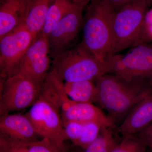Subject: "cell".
Wrapping results in <instances>:
<instances>
[{"instance_id": "6da1fadb", "label": "cell", "mask_w": 152, "mask_h": 152, "mask_svg": "<svg viewBox=\"0 0 152 152\" xmlns=\"http://www.w3.org/2000/svg\"><path fill=\"white\" fill-rule=\"evenodd\" d=\"M96 102L107 112L117 126L140 101L152 92V83L142 79L131 80L106 74L96 80Z\"/></svg>"}, {"instance_id": "7a4b0ae2", "label": "cell", "mask_w": 152, "mask_h": 152, "mask_svg": "<svg viewBox=\"0 0 152 152\" xmlns=\"http://www.w3.org/2000/svg\"><path fill=\"white\" fill-rule=\"evenodd\" d=\"M60 79L53 71L44 80L39 96L26 115L42 138L65 146L67 140L63 126L59 88Z\"/></svg>"}, {"instance_id": "3957f363", "label": "cell", "mask_w": 152, "mask_h": 152, "mask_svg": "<svg viewBox=\"0 0 152 152\" xmlns=\"http://www.w3.org/2000/svg\"><path fill=\"white\" fill-rule=\"evenodd\" d=\"M81 43L102 61L110 54L115 10L107 0H93L86 6Z\"/></svg>"}, {"instance_id": "277c9868", "label": "cell", "mask_w": 152, "mask_h": 152, "mask_svg": "<svg viewBox=\"0 0 152 152\" xmlns=\"http://www.w3.org/2000/svg\"><path fill=\"white\" fill-rule=\"evenodd\" d=\"M52 58V70L65 82L94 81L109 73L106 61L98 59L81 43Z\"/></svg>"}, {"instance_id": "5b68a950", "label": "cell", "mask_w": 152, "mask_h": 152, "mask_svg": "<svg viewBox=\"0 0 152 152\" xmlns=\"http://www.w3.org/2000/svg\"><path fill=\"white\" fill-rule=\"evenodd\" d=\"M147 0L127 4L116 11L113 23V41L110 54L140 44Z\"/></svg>"}, {"instance_id": "8992f818", "label": "cell", "mask_w": 152, "mask_h": 152, "mask_svg": "<svg viewBox=\"0 0 152 152\" xmlns=\"http://www.w3.org/2000/svg\"><path fill=\"white\" fill-rule=\"evenodd\" d=\"M109 73L131 80L142 79L152 83V43L133 47L125 55H110L106 58Z\"/></svg>"}, {"instance_id": "52a82bcc", "label": "cell", "mask_w": 152, "mask_h": 152, "mask_svg": "<svg viewBox=\"0 0 152 152\" xmlns=\"http://www.w3.org/2000/svg\"><path fill=\"white\" fill-rule=\"evenodd\" d=\"M43 82L17 73L1 81V115L31 107L39 96Z\"/></svg>"}, {"instance_id": "ba28073f", "label": "cell", "mask_w": 152, "mask_h": 152, "mask_svg": "<svg viewBox=\"0 0 152 152\" xmlns=\"http://www.w3.org/2000/svg\"><path fill=\"white\" fill-rule=\"evenodd\" d=\"M23 23L0 38V76L5 81L17 74L26 52L34 39Z\"/></svg>"}, {"instance_id": "9c48e42d", "label": "cell", "mask_w": 152, "mask_h": 152, "mask_svg": "<svg viewBox=\"0 0 152 152\" xmlns=\"http://www.w3.org/2000/svg\"><path fill=\"white\" fill-rule=\"evenodd\" d=\"M84 8L77 6L55 25L47 37L50 54L55 55L70 48L83 28Z\"/></svg>"}, {"instance_id": "30bf717a", "label": "cell", "mask_w": 152, "mask_h": 152, "mask_svg": "<svg viewBox=\"0 0 152 152\" xmlns=\"http://www.w3.org/2000/svg\"><path fill=\"white\" fill-rule=\"evenodd\" d=\"M50 56L48 38L40 33L26 52L17 73L43 82L52 62Z\"/></svg>"}, {"instance_id": "8fae6325", "label": "cell", "mask_w": 152, "mask_h": 152, "mask_svg": "<svg viewBox=\"0 0 152 152\" xmlns=\"http://www.w3.org/2000/svg\"><path fill=\"white\" fill-rule=\"evenodd\" d=\"M60 97L63 122H97L103 126L118 129V126L102 110L92 103L77 102L72 100L66 94L64 88L60 91Z\"/></svg>"}, {"instance_id": "7c38bea8", "label": "cell", "mask_w": 152, "mask_h": 152, "mask_svg": "<svg viewBox=\"0 0 152 152\" xmlns=\"http://www.w3.org/2000/svg\"><path fill=\"white\" fill-rule=\"evenodd\" d=\"M0 134L26 143L38 140L39 137L33 123L26 114H7L1 115Z\"/></svg>"}, {"instance_id": "4fadbf2b", "label": "cell", "mask_w": 152, "mask_h": 152, "mask_svg": "<svg viewBox=\"0 0 152 152\" xmlns=\"http://www.w3.org/2000/svg\"><path fill=\"white\" fill-rule=\"evenodd\" d=\"M152 123V92L137 104L118 126L123 138L135 135Z\"/></svg>"}, {"instance_id": "5bb4252c", "label": "cell", "mask_w": 152, "mask_h": 152, "mask_svg": "<svg viewBox=\"0 0 152 152\" xmlns=\"http://www.w3.org/2000/svg\"><path fill=\"white\" fill-rule=\"evenodd\" d=\"M28 0H0V38L23 23Z\"/></svg>"}, {"instance_id": "9a60e30c", "label": "cell", "mask_w": 152, "mask_h": 152, "mask_svg": "<svg viewBox=\"0 0 152 152\" xmlns=\"http://www.w3.org/2000/svg\"><path fill=\"white\" fill-rule=\"evenodd\" d=\"M55 0H28L23 23L34 38L43 28L47 14Z\"/></svg>"}, {"instance_id": "2e32d148", "label": "cell", "mask_w": 152, "mask_h": 152, "mask_svg": "<svg viewBox=\"0 0 152 152\" xmlns=\"http://www.w3.org/2000/svg\"><path fill=\"white\" fill-rule=\"evenodd\" d=\"M64 88L68 97L74 102L88 103L96 102L97 88L93 81L65 82Z\"/></svg>"}, {"instance_id": "e0dca14e", "label": "cell", "mask_w": 152, "mask_h": 152, "mask_svg": "<svg viewBox=\"0 0 152 152\" xmlns=\"http://www.w3.org/2000/svg\"><path fill=\"white\" fill-rule=\"evenodd\" d=\"M118 130L102 126L97 137L83 152H112L121 142L118 138Z\"/></svg>"}, {"instance_id": "ac0fdd59", "label": "cell", "mask_w": 152, "mask_h": 152, "mask_svg": "<svg viewBox=\"0 0 152 152\" xmlns=\"http://www.w3.org/2000/svg\"><path fill=\"white\" fill-rule=\"evenodd\" d=\"M77 6L72 0H55L49 9L40 33L48 37L55 25Z\"/></svg>"}, {"instance_id": "d6986e66", "label": "cell", "mask_w": 152, "mask_h": 152, "mask_svg": "<svg viewBox=\"0 0 152 152\" xmlns=\"http://www.w3.org/2000/svg\"><path fill=\"white\" fill-rule=\"evenodd\" d=\"M102 126L101 123L97 122L85 123L81 136L75 145L84 149L97 137Z\"/></svg>"}, {"instance_id": "ffe728a7", "label": "cell", "mask_w": 152, "mask_h": 152, "mask_svg": "<svg viewBox=\"0 0 152 152\" xmlns=\"http://www.w3.org/2000/svg\"><path fill=\"white\" fill-rule=\"evenodd\" d=\"M147 148L137 135L123 138L112 152H147Z\"/></svg>"}, {"instance_id": "44dd1931", "label": "cell", "mask_w": 152, "mask_h": 152, "mask_svg": "<svg viewBox=\"0 0 152 152\" xmlns=\"http://www.w3.org/2000/svg\"><path fill=\"white\" fill-rule=\"evenodd\" d=\"M28 152H69L66 146H61L47 138L27 143Z\"/></svg>"}, {"instance_id": "7402d4cb", "label": "cell", "mask_w": 152, "mask_h": 152, "mask_svg": "<svg viewBox=\"0 0 152 152\" xmlns=\"http://www.w3.org/2000/svg\"><path fill=\"white\" fill-rule=\"evenodd\" d=\"M0 152H28L27 143L14 140L0 134Z\"/></svg>"}, {"instance_id": "603a6c76", "label": "cell", "mask_w": 152, "mask_h": 152, "mask_svg": "<svg viewBox=\"0 0 152 152\" xmlns=\"http://www.w3.org/2000/svg\"><path fill=\"white\" fill-rule=\"evenodd\" d=\"M85 123L74 121L63 122L64 130L67 139L70 140L74 145L81 136Z\"/></svg>"}, {"instance_id": "cb8c5ba5", "label": "cell", "mask_w": 152, "mask_h": 152, "mask_svg": "<svg viewBox=\"0 0 152 152\" xmlns=\"http://www.w3.org/2000/svg\"><path fill=\"white\" fill-rule=\"evenodd\" d=\"M152 43V8L145 14L140 44Z\"/></svg>"}, {"instance_id": "d4e9b609", "label": "cell", "mask_w": 152, "mask_h": 152, "mask_svg": "<svg viewBox=\"0 0 152 152\" xmlns=\"http://www.w3.org/2000/svg\"><path fill=\"white\" fill-rule=\"evenodd\" d=\"M137 135L144 142L150 152H152V123Z\"/></svg>"}, {"instance_id": "484cf974", "label": "cell", "mask_w": 152, "mask_h": 152, "mask_svg": "<svg viewBox=\"0 0 152 152\" xmlns=\"http://www.w3.org/2000/svg\"><path fill=\"white\" fill-rule=\"evenodd\" d=\"M107 1L111 5L116 11L127 4H129L138 0H107Z\"/></svg>"}, {"instance_id": "4316f807", "label": "cell", "mask_w": 152, "mask_h": 152, "mask_svg": "<svg viewBox=\"0 0 152 152\" xmlns=\"http://www.w3.org/2000/svg\"><path fill=\"white\" fill-rule=\"evenodd\" d=\"M76 6L84 9L93 0H72Z\"/></svg>"}, {"instance_id": "83f0119b", "label": "cell", "mask_w": 152, "mask_h": 152, "mask_svg": "<svg viewBox=\"0 0 152 152\" xmlns=\"http://www.w3.org/2000/svg\"><path fill=\"white\" fill-rule=\"evenodd\" d=\"M69 152H83V151L82 150H77V151H74Z\"/></svg>"}]
</instances>
